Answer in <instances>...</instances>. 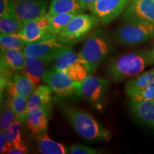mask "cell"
<instances>
[{
    "mask_svg": "<svg viewBox=\"0 0 154 154\" xmlns=\"http://www.w3.org/2000/svg\"><path fill=\"white\" fill-rule=\"evenodd\" d=\"M24 24L17 16L3 17L0 18V33L1 34H17L22 30Z\"/></svg>",
    "mask_w": 154,
    "mask_h": 154,
    "instance_id": "484cf974",
    "label": "cell"
},
{
    "mask_svg": "<svg viewBox=\"0 0 154 154\" xmlns=\"http://www.w3.org/2000/svg\"><path fill=\"white\" fill-rule=\"evenodd\" d=\"M28 99L29 98L23 96H10L9 101L16 114L17 120L24 123L26 119L28 113Z\"/></svg>",
    "mask_w": 154,
    "mask_h": 154,
    "instance_id": "d4e9b609",
    "label": "cell"
},
{
    "mask_svg": "<svg viewBox=\"0 0 154 154\" xmlns=\"http://www.w3.org/2000/svg\"><path fill=\"white\" fill-rule=\"evenodd\" d=\"M131 108L140 121L154 127V99L131 101Z\"/></svg>",
    "mask_w": 154,
    "mask_h": 154,
    "instance_id": "ffe728a7",
    "label": "cell"
},
{
    "mask_svg": "<svg viewBox=\"0 0 154 154\" xmlns=\"http://www.w3.org/2000/svg\"><path fill=\"white\" fill-rule=\"evenodd\" d=\"M35 88L36 86L24 71L15 72L7 86V91L9 96L19 95L26 98H29Z\"/></svg>",
    "mask_w": 154,
    "mask_h": 154,
    "instance_id": "9a60e30c",
    "label": "cell"
},
{
    "mask_svg": "<svg viewBox=\"0 0 154 154\" xmlns=\"http://www.w3.org/2000/svg\"><path fill=\"white\" fill-rule=\"evenodd\" d=\"M36 140L38 151L42 154L69 153V149L63 144L51 139L47 135V132L37 134Z\"/></svg>",
    "mask_w": 154,
    "mask_h": 154,
    "instance_id": "7402d4cb",
    "label": "cell"
},
{
    "mask_svg": "<svg viewBox=\"0 0 154 154\" xmlns=\"http://www.w3.org/2000/svg\"><path fill=\"white\" fill-rule=\"evenodd\" d=\"M63 44L58 41L57 35L47 34L37 41L29 43L22 50L25 56L54 60Z\"/></svg>",
    "mask_w": 154,
    "mask_h": 154,
    "instance_id": "ba28073f",
    "label": "cell"
},
{
    "mask_svg": "<svg viewBox=\"0 0 154 154\" xmlns=\"http://www.w3.org/2000/svg\"><path fill=\"white\" fill-rule=\"evenodd\" d=\"M50 111L51 109L47 108H39L28 111L26 122L34 134L37 135L47 132Z\"/></svg>",
    "mask_w": 154,
    "mask_h": 154,
    "instance_id": "2e32d148",
    "label": "cell"
},
{
    "mask_svg": "<svg viewBox=\"0 0 154 154\" xmlns=\"http://www.w3.org/2000/svg\"><path fill=\"white\" fill-rule=\"evenodd\" d=\"M130 0H97L89 7L91 14L99 19L101 24H107L117 18Z\"/></svg>",
    "mask_w": 154,
    "mask_h": 154,
    "instance_id": "30bf717a",
    "label": "cell"
},
{
    "mask_svg": "<svg viewBox=\"0 0 154 154\" xmlns=\"http://www.w3.org/2000/svg\"><path fill=\"white\" fill-rule=\"evenodd\" d=\"M28 43L19 34H1L0 45L6 49H16L23 50Z\"/></svg>",
    "mask_w": 154,
    "mask_h": 154,
    "instance_id": "4316f807",
    "label": "cell"
},
{
    "mask_svg": "<svg viewBox=\"0 0 154 154\" xmlns=\"http://www.w3.org/2000/svg\"><path fill=\"white\" fill-rule=\"evenodd\" d=\"M69 153L71 154H99L101 152L99 150L94 149L81 143L73 144L69 147Z\"/></svg>",
    "mask_w": 154,
    "mask_h": 154,
    "instance_id": "4dcf8cb0",
    "label": "cell"
},
{
    "mask_svg": "<svg viewBox=\"0 0 154 154\" xmlns=\"http://www.w3.org/2000/svg\"><path fill=\"white\" fill-rule=\"evenodd\" d=\"M109 87V81L103 78L88 75L81 83L77 95L100 109Z\"/></svg>",
    "mask_w": 154,
    "mask_h": 154,
    "instance_id": "52a82bcc",
    "label": "cell"
},
{
    "mask_svg": "<svg viewBox=\"0 0 154 154\" xmlns=\"http://www.w3.org/2000/svg\"><path fill=\"white\" fill-rule=\"evenodd\" d=\"M16 120V114H15L9 100H7L3 103L1 108V116H0V130L1 131H5Z\"/></svg>",
    "mask_w": 154,
    "mask_h": 154,
    "instance_id": "f1b7e54d",
    "label": "cell"
},
{
    "mask_svg": "<svg viewBox=\"0 0 154 154\" xmlns=\"http://www.w3.org/2000/svg\"><path fill=\"white\" fill-rule=\"evenodd\" d=\"M153 63L150 51H134L123 54L113 61L108 66L107 74L113 82H119L137 76Z\"/></svg>",
    "mask_w": 154,
    "mask_h": 154,
    "instance_id": "7a4b0ae2",
    "label": "cell"
},
{
    "mask_svg": "<svg viewBox=\"0 0 154 154\" xmlns=\"http://www.w3.org/2000/svg\"><path fill=\"white\" fill-rule=\"evenodd\" d=\"M51 91L47 84L36 87L28 99V111L39 108L51 109Z\"/></svg>",
    "mask_w": 154,
    "mask_h": 154,
    "instance_id": "d6986e66",
    "label": "cell"
},
{
    "mask_svg": "<svg viewBox=\"0 0 154 154\" xmlns=\"http://www.w3.org/2000/svg\"><path fill=\"white\" fill-rule=\"evenodd\" d=\"M125 92L131 101L154 99V68L128 81Z\"/></svg>",
    "mask_w": 154,
    "mask_h": 154,
    "instance_id": "8992f818",
    "label": "cell"
},
{
    "mask_svg": "<svg viewBox=\"0 0 154 154\" xmlns=\"http://www.w3.org/2000/svg\"><path fill=\"white\" fill-rule=\"evenodd\" d=\"M77 62L82 63L79 54L75 52L72 45H63L54 58L53 67L59 70H63Z\"/></svg>",
    "mask_w": 154,
    "mask_h": 154,
    "instance_id": "44dd1931",
    "label": "cell"
},
{
    "mask_svg": "<svg viewBox=\"0 0 154 154\" xmlns=\"http://www.w3.org/2000/svg\"><path fill=\"white\" fill-rule=\"evenodd\" d=\"M97 0H79V6L82 12L89 9L92 4L95 3Z\"/></svg>",
    "mask_w": 154,
    "mask_h": 154,
    "instance_id": "d6a6232c",
    "label": "cell"
},
{
    "mask_svg": "<svg viewBox=\"0 0 154 154\" xmlns=\"http://www.w3.org/2000/svg\"><path fill=\"white\" fill-rule=\"evenodd\" d=\"M53 61L44 58L26 56L24 71L36 87L50 69Z\"/></svg>",
    "mask_w": 154,
    "mask_h": 154,
    "instance_id": "5bb4252c",
    "label": "cell"
},
{
    "mask_svg": "<svg viewBox=\"0 0 154 154\" xmlns=\"http://www.w3.org/2000/svg\"><path fill=\"white\" fill-rule=\"evenodd\" d=\"M99 22V19L94 15L77 14L58 34V41L63 45L79 43L87 37Z\"/></svg>",
    "mask_w": 154,
    "mask_h": 154,
    "instance_id": "277c9868",
    "label": "cell"
},
{
    "mask_svg": "<svg viewBox=\"0 0 154 154\" xmlns=\"http://www.w3.org/2000/svg\"><path fill=\"white\" fill-rule=\"evenodd\" d=\"M17 16L14 0H0V17Z\"/></svg>",
    "mask_w": 154,
    "mask_h": 154,
    "instance_id": "f546056e",
    "label": "cell"
},
{
    "mask_svg": "<svg viewBox=\"0 0 154 154\" xmlns=\"http://www.w3.org/2000/svg\"><path fill=\"white\" fill-rule=\"evenodd\" d=\"M62 71L66 73L67 76L73 82L77 84H80L84 82L86 77L89 75L86 67L81 62L75 63Z\"/></svg>",
    "mask_w": 154,
    "mask_h": 154,
    "instance_id": "83f0119b",
    "label": "cell"
},
{
    "mask_svg": "<svg viewBox=\"0 0 154 154\" xmlns=\"http://www.w3.org/2000/svg\"><path fill=\"white\" fill-rule=\"evenodd\" d=\"M154 37V24L146 21H128L116 32V41L123 45L134 46L145 43Z\"/></svg>",
    "mask_w": 154,
    "mask_h": 154,
    "instance_id": "5b68a950",
    "label": "cell"
},
{
    "mask_svg": "<svg viewBox=\"0 0 154 154\" xmlns=\"http://www.w3.org/2000/svg\"><path fill=\"white\" fill-rule=\"evenodd\" d=\"M78 13H61L51 15L49 14L50 24L49 26V34L58 35L69 22H70Z\"/></svg>",
    "mask_w": 154,
    "mask_h": 154,
    "instance_id": "cb8c5ba5",
    "label": "cell"
},
{
    "mask_svg": "<svg viewBox=\"0 0 154 154\" xmlns=\"http://www.w3.org/2000/svg\"><path fill=\"white\" fill-rule=\"evenodd\" d=\"M61 111L77 134L88 141L109 140L111 132L93 116L79 108L63 106Z\"/></svg>",
    "mask_w": 154,
    "mask_h": 154,
    "instance_id": "6da1fadb",
    "label": "cell"
},
{
    "mask_svg": "<svg viewBox=\"0 0 154 154\" xmlns=\"http://www.w3.org/2000/svg\"><path fill=\"white\" fill-rule=\"evenodd\" d=\"M125 20H141L154 24V0H133L123 15Z\"/></svg>",
    "mask_w": 154,
    "mask_h": 154,
    "instance_id": "4fadbf2b",
    "label": "cell"
},
{
    "mask_svg": "<svg viewBox=\"0 0 154 154\" xmlns=\"http://www.w3.org/2000/svg\"><path fill=\"white\" fill-rule=\"evenodd\" d=\"M49 24V14L47 13L38 18L26 22L18 34L28 44L32 43L49 34L48 29Z\"/></svg>",
    "mask_w": 154,
    "mask_h": 154,
    "instance_id": "7c38bea8",
    "label": "cell"
},
{
    "mask_svg": "<svg viewBox=\"0 0 154 154\" xmlns=\"http://www.w3.org/2000/svg\"><path fill=\"white\" fill-rule=\"evenodd\" d=\"M13 149V145L8 141L5 131L0 133V153H9Z\"/></svg>",
    "mask_w": 154,
    "mask_h": 154,
    "instance_id": "1f68e13d",
    "label": "cell"
},
{
    "mask_svg": "<svg viewBox=\"0 0 154 154\" xmlns=\"http://www.w3.org/2000/svg\"><path fill=\"white\" fill-rule=\"evenodd\" d=\"M150 54H151V57L152 59L154 61V47L152 49L151 51H150Z\"/></svg>",
    "mask_w": 154,
    "mask_h": 154,
    "instance_id": "836d02e7",
    "label": "cell"
},
{
    "mask_svg": "<svg viewBox=\"0 0 154 154\" xmlns=\"http://www.w3.org/2000/svg\"><path fill=\"white\" fill-rule=\"evenodd\" d=\"M82 13L79 0H51L49 14L54 15L61 13Z\"/></svg>",
    "mask_w": 154,
    "mask_h": 154,
    "instance_id": "603a6c76",
    "label": "cell"
},
{
    "mask_svg": "<svg viewBox=\"0 0 154 154\" xmlns=\"http://www.w3.org/2000/svg\"><path fill=\"white\" fill-rule=\"evenodd\" d=\"M26 56L22 50L1 47V66L13 72L24 70Z\"/></svg>",
    "mask_w": 154,
    "mask_h": 154,
    "instance_id": "e0dca14e",
    "label": "cell"
},
{
    "mask_svg": "<svg viewBox=\"0 0 154 154\" xmlns=\"http://www.w3.org/2000/svg\"><path fill=\"white\" fill-rule=\"evenodd\" d=\"M16 15L23 24L47 14V0H14Z\"/></svg>",
    "mask_w": 154,
    "mask_h": 154,
    "instance_id": "8fae6325",
    "label": "cell"
},
{
    "mask_svg": "<svg viewBox=\"0 0 154 154\" xmlns=\"http://www.w3.org/2000/svg\"><path fill=\"white\" fill-rule=\"evenodd\" d=\"M43 81L59 97H70L77 94L80 84L73 82L62 70L52 67L44 75Z\"/></svg>",
    "mask_w": 154,
    "mask_h": 154,
    "instance_id": "9c48e42d",
    "label": "cell"
},
{
    "mask_svg": "<svg viewBox=\"0 0 154 154\" xmlns=\"http://www.w3.org/2000/svg\"><path fill=\"white\" fill-rule=\"evenodd\" d=\"M112 49L110 39L103 31L99 29L88 36L79 54L89 75L96 72L99 65L109 57Z\"/></svg>",
    "mask_w": 154,
    "mask_h": 154,
    "instance_id": "3957f363",
    "label": "cell"
},
{
    "mask_svg": "<svg viewBox=\"0 0 154 154\" xmlns=\"http://www.w3.org/2000/svg\"><path fill=\"white\" fill-rule=\"evenodd\" d=\"M23 122L16 120L5 131L9 142L13 145V149L9 154H25L28 153V150L23 143L22 138V129Z\"/></svg>",
    "mask_w": 154,
    "mask_h": 154,
    "instance_id": "ac0fdd59",
    "label": "cell"
}]
</instances>
